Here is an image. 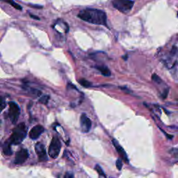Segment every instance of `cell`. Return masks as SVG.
Listing matches in <instances>:
<instances>
[{"mask_svg":"<svg viewBox=\"0 0 178 178\" xmlns=\"http://www.w3.org/2000/svg\"><path fill=\"white\" fill-rule=\"evenodd\" d=\"M152 79L154 82L157 83H161L162 82V80H161V78H160L159 76H157L156 74H153L152 77Z\"/></svg>","mask_w":178,"mask_h":178,"instance_id":"cell-16","label":"cell"},{"mask_svg":"<svg viewBox=\"0 0 178 178\" xmlns=\"http://www.w3.org/2000/svg\"><path fill=\"white\" fill-rule=\"evenodd\" d=\"M44 130H45V129H44V127L42 125H36V126H34L31 129L29 136V137L32 140H36L37 138H38L41 137V135L43 133Z\"/></svg>","mask_w":178,"mask_h":178,"instance_id":"cell-9","label":"cell"},{"mask_svg":"<svg viewBox=\"0 0 178 178\" xmlns=\"http://www.w3.org/2000/svg\"><path fill=\"white\" fill-rule=\"evenodd\" d=\"M35 150L38 155V159L41 161H46L47 159V152H46V150L45 146L41 143H37L35 146Z\"/></svg>","mask_w":178,"mask_h":178,"instance_id":"cell-7","label":"cell"},{"mask_svg":"<svg viewBox=\"0 0 178 178\" xmlns=\"http://www.w3.org/2000/svg\"><path fill=\"white\" fill-rule=\"evenodd\" d=\"M7 3H8L9 4H11V5L14 6V7L15 8H16L17 10H19V11H22L23 10V8H22L21 6H20L18 4L15 3V2L14 1H7L6 2Z\"/></svg>","mask_w":178,"mask_h":178,"instance_id":"cell-15","label":"cell"},{"mask_svg":"<svg viewBox=\"0 0 178 178\" xmlns=\"http://www.w3.org/2000/svg\"><path fill=\"white\" fill-rule=\"evenodd\" d=\"M29 157V152L27 149L23 148L20 150L16 153V156L15 158V164H23Z\"/></svg>","mask_w":178,"mask_h":178,"instance_id":"cell-8","label":"cell"},{"mask_svg":"<svg viewBox=\"0 0 178 178\" xmlns=\"http://www.w3.org/2000/svg\"><path fill=\"white\" fill-rule=\"evenodd\" d=\"M61 148V143L60 140L57 137H54L52 138L51 143H50L48 154L52 159H56L60 153Z\"/></svg>","mask_w":178,"mask_h":178,"instance_id":"cell-4","label":"cell"},{"mask_svg":"<svg viewBox=\"0 0 178 178\" xmlns=\"http://www.w3.org/2000/svg\"><path fill=\"white\" fill-rule=\"evenodd\" d=\"M3 152L4 153V155H11L13 152L11 148V144L8 142H6L4 143V147H3Z\"/></svg>","mask_w":178,"mask_h":178,"instance_id":"cell-12","label":"cell"},{"mask_svg":"<svg viewBox=\"0 0 178 178\" xmlns=\"http://www.w3.org/2000/svg\"><path fill=\"white\" fill-rule=\"evenodd\" d=\"M30 16H31V17H32V18H34L35 20H40V18H39L38 17L36 16V15H33L32 14H30Z\"/></svg>","mask_w":178,"mask_h":178,"instance_id":"cell-21","label":"cell"},{"mask_svg":"<svg viewBox=\"0 0 178 178\" xmlns=\"http://www.w3.org/2000/svg\"><path fill=\"white\" fill-rule=\"evenodd\" d=\"M77 17L87 23L98 25H107V14L102 10L88 8L81 11Z\"/></svg>","mask_w":178,"mask_h":178,"instance_id":"cell-1","label":"cell"},{"mask_svg":"<svg viewBox=\"0 0 178 178\" xmlns=\"http://www.w3.org/2000/svg\"><path fill=\"white\" fill-rule=\"evenodd\" d=\"M95 168V170H97V172H98L99 174H100V175H102V176H103V177H105L104 171L102 170V168H101V167L99 166V165H96Z\"/></svg>","mask_w":178,"mask_h":178,"instance_id":"cell-17","label":"cell"},{"mask_svg":"<svg viewBox=\"0 0 178 178\" xmlns=\"http://www.w3.org/2000/svg\"><path fill=\"white\" fill-rule=\"evenodd\" d=\"M65 178H74V175L72 173L68 172V173H65Z\"/></svg>","mask_w":178,"mask_h":178,"instance_id":"cell-19","label":"cell"},{"mask_svg":"<svg viewBox=\"0 0 178 178\" xmlns=\"http://www.w3.org/2000/svg\"><path fill=\"white\" fill-rule=\"evenodd\" d=\"M78 82L80 83L81 86H82L85 88H89L91 86V83L89 82V81H87L86 80H85V79H81V80H79Z\"/></svg>","mask_w":178,"mask_h":178,"instance_id":"cell-13","label":"cell"},{"mask_svg":"<svg viewBox=\"0 0 178 178\" xmlns=\"http://www.w3.org/2000/svg\"><path fill=\"white\" fill-rule=\"evenodd\" d=\"M8 105H9L8 117H9L12 123L15 124L18 120L20 113V109L18 105L14 102H10L8 103Z\"/></svg>","mask_w":178,"mask_h":178,"instance_id":"cell-5","label":"cell"},{"mask_svg":"<svg viewBox=\"0 0 178 178\" xmlns=\"http://www.w3.org/2000/svg\"><path fill=\"white\" fill-rule=\"evenodd\" d=\"M113 6L123 14H127L133 8L134 2L129 1V0H115L112 2Z\"/></svg>","mask_w":178,"mask_h":178,"instance_id":"cell-3","label":"cell"},{"mask_svg":"<svg viewBox=\"0 0 178 178\" xmlns=\"http://www.w3.org/2000/svg\"><path fill=\"white\" fill-rule=\"evenodd\" d=\"M1 106H2V111L4 109V107L6 106L5 102H4V100L3 98H2V100H1Z\"/></svg>","mask_w":178,"mask_h":178,"instance_id":"cell-20","label":"cell"},{"mask_svg":"<svg viewBox=\"0 0 178 178\" xmlns=\"http://www.w3.org/2000/svg\"><path fill=\"white\" fill-rule=\"evenodd\" d=\"M112 142H113V144L114 147L116 148V151L118 152V155H120V157H121V159H122V160H124V161L127 163V162H129V160H128V157H127V155L126 152H125V151L123 148H122L121 146H120V145L119 144V143H118L117 140H115V139H113L112 140Z\"/></svg>","mask_w":178,"mask_h":178,"instance_id":"cell-10","label":"cell"},{"mask_svg":"<svg viewBox=\"0 0 178 178\" xmlns=\"http://www.w3.org/2000/svg\"><path fill=\"white\" fill-rule=\"evenodd\" d=\"M26 136H27V127L24 122H21L13 129V134L8 142L11 145H19L23 141Z\"/></svg>","mask_w":178,"mask_h":178,"instance_id":"cell-2","label":"cell"},{"mask_svg":"<svg viewBox=\"0 0 178 178\" xmlns=\"http://www.w3.org/2000/svg\"><path fill=\"white\" fill-rule=\"evenodd\" d=\"M116 167H117V168L118 170H120L122 169V161L121 159H117V161H116Z\"/></svg>","mask_w":178,"mask_h":178,"instance_id":"cell-18","label":"cell"},{"mask_svg":"<svg viewBox=\"0 0 178 178\" xmlns=\"http://www.w3.org/2000/svg\"><path fill=\"white\" fill-rule=\"evenodd\" d=\"M95 68L101 72V74L104 77H109L111 75V71L105 65H96Z\"/></svg>","mask_w":178,"mask_h":178,"instance_id":"cell-11","label":"cell"},{"mask_svg":"<svg viewBox=\"0 0 178 178\" xmlns=\"http://www.w3.org/2000/svg\"><path fill=\"white\" fill-rule=\"evenodd\" d=\"M80 125L83 132L87 133L91 130L92 127V121L85 113H82V116H81Z\"/></svg>","mask_w":178,"mask_h":178,"instance_id":"cell-6","label":"cell"},{"mask_svg":"<svg viewBox=\"0 0 178 178\" xmlns=\"http://www.w3.org/2000/svg\"><path fill=\"white\" fill-rule=\"evenodd\" d=\"M49 99H50L49 95H43V96H42L40 99H39L38 102H40L41 104H47L48 101H49Z\"/></svg>","mask_w":178,"mask_h":178,"instance_id":"cell-14","label":"cell"}]
</instances>
